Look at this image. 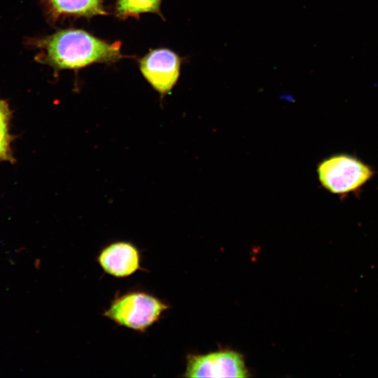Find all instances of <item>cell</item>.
<instances>
[{
  "label": "cell",
  "instance_id": "cell-5",
  "mask_svg": "<svg viewBox=\"0 0 378 378\" xmlns=\"http://www.w3.org/2000/svg\"><path fill=\"white\" fill-rule=\"evenodd\" d=\"M148 83L160 94L169 92L176 83L181 65L180 57L167 48L150 50L139 62Z\"/></svg>",
  "mask_w": 378,
  "mask_h": 378
},
{
  "label": "cell",
  "instance_id": "cell-3",
  "mask_svg": "<svg viewBox=\"0 0 378 378\" xmlns=\"http://www.w3.org/2000/svg\"><path fill=\"white\" fill-rule=\"evenodd\" d=\"M316 172L321 186L340 197L358 192L374 174L369 164L346 153L325 158L318 164Z\"/></svg>",
  "mask_w": 378,
  "mask_h": 378
},
{
  "label": "cell",
  "instance_id": "cell-8",
  "mask_svg": "<svg viewBox=\"0 0 378 378\" xmlns=\"http://www.w3.org/2000/svg\"><path fill=\"white\" fill-rule=\"evenodd\" d=\"M162 0H117L115 14L122 20L128 18H139L145 13H153L160 17V4Z\"/></svg>",
  "mask_w": 378,
  "mask_h": 378
},
{
  "label": "cell",
  "instance_id": "cell-1",
  "mask_svg": "<svg viewBox=\"0 0 378 378\" xmlns=\"http://www.w3.org/2000/svg\"><path fill=\"white\" fill-rule=\"evenodd\" d=\"M41 49L38 61L56 70H78L94 63H114L128 57L121 43H109L85 30L67 29L34 41Z\"/></svg>",
  "mask_w": 378,
  "mask_h": 378
},
{
  "label": "cell",
  "instance_id": "cell-9",
  "mask_svg": "<svg viewBox=\"0 0 378 378\" xmlns=\"http://www.w3.org/2000/svg\"><path fill=\"white\" fill-rule=\"evenodd\" d=\"M12 111L6 101L0 99V162L14 163L15 159L11 148L15 137L10 133Z\"/></svg>",
  "mask_w": 378,
  "mask_h": 378
},
{
  "label": "cell",
  "instance_id": "cell-7",
  "mask_svg": "<svg viewBox=\"0 0 378 378\" xmlns=\"http://www.w3.org/2000/svg\"><path fill=\"white\" fill-rule=\"evenodd\" d=\"M50 16L57 20L61 17L92 18L105 15L108 13L103 0H43Z\"/></svg>",
  "mask_w": 378,
  "mask_h": 378
},
{
  "label": "cell",
  "instance_id": "cell-6",
  "mask_svg": "<svg viewBox=\"0 0 378 378\" xmlns=\"http://www.w3.org/2000/svg\"><path fill=\"white\" fill-rule=\"evenodd\" d=\"M97 260L106 273L116 278L131 276L141 267L139 251L127 241L113 242L105 246Z\"/></svg>",
  "mask_w": 378,
  "mask_h": 378
},
{
  "label": "cell",
  "instance_id": "cell-4",
  "mask_svg": "<svg viewBox=\"0 0 378 378\" xmlns=\"http://www.w3.org/2000/svg\"><path fill=\"white\" fill-rule=\"evenodd\" d=\"M186 377H248L249 372L244 356L230 349L206 354H189L186 358Z\"/></svg>",
  "mask_w": 378,
  "mask_h": 378
},
{
  "label": "cell",
  "instance_id": "cell-2",
  "mask_svg": "<svg viewBox=\"0 0 378 378\" xmlns=\"http://www.w3.org/2000/svg\"><path fill=\"white\" fill-rule=\"evenodd\" d=\"M169 305L141 290L116 295L103 315L117 325L144 332L158 321Z\"/></svg>",
  "mask_w": 378,
  "mask_h": 378
}]
</instances>
